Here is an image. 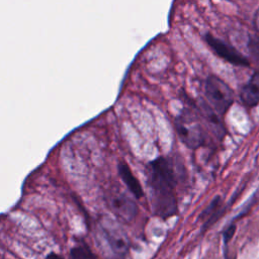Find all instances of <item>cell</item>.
I'll use <instances>...</instances> for the list:
<instances>
[{
	"label": "cell",
	"mask_w": 259,
	"mask_h": 259,
	"mask_svg": "<svg viewBox=\"0 0 259 259\" xmlns=\"http://www.w3.org/2000/svg\"><path fill=\"white\" fill-rule=\"evenodd\" d=\"M174 160L160 156L146 166V184L149 200L155 215L167 220L178 212L176 188L178 173Z\"/></svg>",
	"instance_id": "6da1fadb"
},
{
	"label": "cell",
	"mask_w": 259,
	"mask_h": 259,
	"mask_svg": "<svg viewBox=\"0 0 259 259\" xmlns=\"http://www.w3.org/2000/svg\"><path fill=\"white\" fill-rule=\"evenodd\" d=\"M96 242L107 259H125L130 249V240L118 223L103 217L96 228Z\"/></svg>",
	"instance_id": "7a4b0ae2"
},
{
	"label": "cell",
	"mask_w": 259,
	"mask_h": 259,
	"mask_svg": "<svg viewBox=\"0 0 259 259\" xmlns=\"http://www.w3.org/2000/svg\"><path fill=\"white\" fill-rule=\"evenodd\" d=\"M204 94L209 107L217 115L223 116L234 102L232 88L220 77L208 75L204 82Z\"/></svg>",
	"instance_id": "3957f363"
},
{
	"label": "cell",
	"mask_w": 259,
	"mask_h": 259,
	"mask_svg": "<svg viewBox=\"0 0 259 259\" xmlns=\"http://www.w3.org/2000/svg\"><path fill=\"white\" fill-rule=\"evenodd\" d=\"M174 126L179 140L187 148L196 150L205 145L206 133L199 120L191 113L181 112L175 117Z\"/></svg>",
	"instance_id": "277c9868"
},
{
	"label": "cell",
	"mask_w": 259,
	"mask_h": 259,
	"mask_svg": "<svg viewBox=\"0 0 259 259\" xmlns=\"http://www.w3.org/2000/svg\"><path fill=\"white\" fill-rule=\"evenodd\" d=\"M205 44L219 58L238 67H250L249 59L229 42L206 32L203 35Z\"/></svg>",
	"instance_id": "5b68a950"
},
{
	"label": "cell",
	"mask_w": 259,
	"mask_h": 259,
	"mask_svg": "<svg viewBox=\"0 0 259 259\" xmlns=\"http://www.w3.org/2000/svg\"><path fill=\"white\" fill-rule=\"evenodd\" d=\"M107 205L111 212L123 223L133 222L139 212L135 200L121 191L110 192L107 196Z\"/></svg>",
	"instance_id": "8992f818"
},
{
	"label": "cell",
	"mask_w": 259,
	"mask_h": 259,
	"mask_svg": "<svg viewBox=\"0 0 259 259\" xmlns=\"http://www.w3.org/2000/svg\"><path fill=\"white\" fill-rule=\"evenodd\" d=\"M225 213V207L223 203V198L220 195L214 196L207 206L201 211L198 219L202 222L201 233L207 231L213 224H215L220 218Z\"/></svg>",
	"instance_id": "52a82bcc"
},
{
	"label": "cell",
	"mask_w": 259,
	"mask_h": 259,
	"mask_svg": "<svg viewBox=\"0 0 259 259\" xmlns=\"http://www.w3.org/2000/svg\"><path fill=\"white\" fill-rule=\"evenodd\" d=\"M240 99L248 108L259 104V71L253 73L247 83L243 85L240 91Z\"/></svg>",
	"instance_id": "ba28073f"
},
{
	"label": "cell",
	"mask_w": 259,
	"mask_h": 259,
	"mask_svg": "<svg viewBox=\"0 0 259 259\" xmlns=\"http://www.w3.org/2000/svg\"><path fill=\"white\" fill-rule=\"evenodd\" d=\"M117 171H118L119 177L121 178L122 182L125 184L128 191L136 198H138V199L142 198L144 196V189H143L140 181L133 174L130 166L124 161H121L117 165Z\"/></svg>",
	"instance_id": "9c48e42d"
},
{
	"label": "cell",
	"mask_w": 259,
	"mask_h": 259,
	"mask_svg": "<svg viewBox=\"0 0 259 259\" xmlns=\"http://www.w3.org/2000/svg\"><path fill=\"white\" fill-rule=\"evenodd\" d=\"M69 257L70 259H97L91 249L84 243L72 247Z\"/></svg>",
	"instance_id": "30bf717a"
},
{
	"label": "cell",
	"mask_w": 259,
	"mask_h": 259,
	"mask_svg": "<svg viewBox=\"0 0 259 259\" xmlns=\"http://www.w3.org/2000/svg\"><path fill=\"white\" fill-rule=\"evenodd\" d=\"M247 51L250 58L259 66V35L249 34L247 39Z\"/></svg>",
	"instance_id": "8fae6325"
},
{
	"label": "cell",
	"mask_w": 259,
	"mask_h": 259,
	"mask_svg": "<svg viewBox=\"0 0 259 259\" xmlns=\"http://www.w3.org/2000/svg\"><path fill=\"white\" fill-rule=\"evenodd\" d=\"M236 229H237V226L232 223L230 224L223 232V242H224V246H225V249L228 248V244L229 242L232 240V238L234 237L235 235V232H236Z\"/></svg>",
	"instance_id": "7c38bea8"
},
{
	"label": "cell",
	"mask_w": 259,
	"mask_h": 259,
	"mask_svg": "<svg viewBox=\"0 0 259 259\" xmlns=\"http://www.w3.org/2000/svg\"><path fill=\"white\" fill-rule=\"evenodd\" d=\"M253 22H254V27L257 30V32L259 33V7L256 10L255 14H254V18H253Z\"/></svg>",
	"instance_id": "4fadbf2b"
},
{
	"label": "cell",
	"mask_w": 259,
	"mask_h": 259,
	"mask_svg": "<svg viewBox=\"0 0 259 259\" xmlns=\"http://www.w3.org/2000/svg\"><path fill=\"white\" fill-rule=\"evenodd\" d=\"M47 259H63V258H62L60 255H58V254L52 252V253H50V254L48 255Z\"/></svg>",
	"instance_id": "5bb4252c"
}]
</instances>
